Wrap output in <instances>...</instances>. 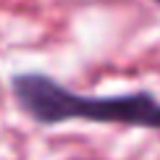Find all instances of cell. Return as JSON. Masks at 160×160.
<instances>
[{
  "mask_svg": "<svg viewBox=\"0 0 160 160\" xmlns=\"http://www.w3.org/2000/svg\"><path fill=\"white\" fill-rule=\"evenodd\" d=\"M13 97L26 116L37 123H61L71 118L100 123H129L160 129V102L147 92L123 97H84L66 89L45 74L13 76Z\"/></svg>",
  "mask_w": 160,
  "mask_h": 160,
  "instance_id": "6da1fadb",
  "label": "cell"
},
{
  "mask_svg": "<svg viewBox=\"0 0 160 160\" xmlns=\"http://www.w3.org/2000/svg\"><path fill=\"white\" fill-rule=\"evenodd\" d=\"M158 3H160V0H158Z\"/></svg>",
  "mask_w": 160,
  "mask_h": 160,
  "instance_id": "7a4b0ae2",
  "label": "cell"
}]
</instances>
